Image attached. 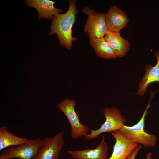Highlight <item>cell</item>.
Instances as JSON below:
<instances>
[{"label": "cell", "instance_id": "8992f818", "mask_svg": "<svg viewBox=\"0 0 159 159\" xmlns=\"http://www.w3.org/2000/svg\"><path fill=\"white\" fill-rule=\"evenodd\" d=\"M64 134L62 130L53 137L43 139L42 145L32 159H58L64 144Z\"/></svg>", "mask_w": 159, "mask_h": 159}, {"label": "cell", "instance_id": "5bb4252c", "mask_svg": "<svg viewBox=\"0 0 159 159\" xmlns=\"http://www.w3.org/2000/svg\"><path fill=\"white\" fill-rule=\"evenodd\" d=\"M89 43L99 57L105 59L117 58L113 49L104 37L90 39Z\"/></svg>", "mask_w": 159, "mask_h": 159}, {"label": "cell", "instance_id": "6da1fadb", "mask_svg": "<svg viewBox=\"0 0 159 159\" xmlns=\"http://www.w3.org/2000/svg\"><path fill=\"white\" fill-rule=\"evenodd\" d=\"M77 2L75 0L68 1L69 7L67 11L65 14H59L54 16L50 26V31L48 33L50 36L57 34L60 44L69 49L72 46V41L77 39L72 34L73 26L79 11L76 7Z\"/></svg>", "mask_w": 159, "mask_h": 159}, {"label": "cell", "instance_id": "9a60e30c", "mask_svg": "<svg viewBox=\"0 0 159 159\" xmlns=\"http://www.w3.org/2000/svg\"><path fill=\"white\" fill-rule=\"evenodd\" d=\"M31 140L26 138L14 135L8 131L6 126L0 127V150L11 146L21 145Z\"/></svg>", "mask_w": 159, "mask_h": 159}, {"label": "cell", "instance_id": "277c9868", "mask_svg": "<svg viewBox=\"0 0 159 159\" xmlns=\"http://www.w3.org/2000/svg\"><path fill=\"white\" fill-rule=\"evenodd\" d=\"M76 101L67 98L63 99L57 105L58 109L67 118L71 126V135L73 139H78L88 134L90 128L82 124L77 113L75 107Z\"/></svg>", "mask_w": 159, "mask_h": 159}, {"label": "cell", "instance_id": "7a4b0ae2", "mask_svg": "<svg viewBox=\"0 0 159 159\" xmlns=\"http://www.w3.org/2000/svg\"><path fill=\"white\" fill-rule=\"evenodd\" d=\"M149 101L146 109L139 121L132 126L123 125L119 130L123 135L138 143H140L145 147H154L157 138L153 134H150L144 130L145 121L146 116L148 114L147 110L150 106Z\"/></svg>", "mask_w": 159, "mask_h": 159}, {"label": "cell", "instance_id": "52a82bcc", "mask_svg": "<svg viewBox=\"0 0 159 159\" xmlns=\"http://www.w3.org/2000/svg\"><path fill=\"white\" fill-rule=\"evenodd\" d=\"M43 139L37 138L16 146L10 147L1 153L0 159H32L42 145Z\"/></svg>", "mask_w": 159, "mask_h": 159}, {"label": "cell", "instance_id": "2e32d148", "mask_svg": "<svg viewBox=\"0 0 159 159\" xmlns=\"http://www.w3.org/2000/svg\"><path fill=\"white\" fill-rule=\"evenodd\" d=\"M142 148V146L141 145L138 144L127 159H135L136 155Z\"/></svg>", "mask_w": 159, "mask_h": 159}, {"label": "cell", "instance_id": "3957f363", "mask_svg": "<svg viewBox=\"0 0 159 159\" xmlns=\"http://www.w3.org/2000/svg\"><path fill=\"white\" fill-rule=\"evenodd\" d=\"M103 112L106 119L105 121L99 128L91 130L89 134L85 135L84 136L86 140L95 139L103 133L118 130L126 123L127 119L120 110L115 107L105 108Z\"/></svg>", "mask_w": 159, "mask_h": 159}, {"label": "cell", "instance_id": "7c38bea8", "mask_svg": "<svg viewBox=\"0 0 159 159\" xmlns=\"http://www.w3.org/2000/svg\"><path fill=\"white\" fill-rule=\"evenodd\" d=\"M155 55L157 63L154 67L146 64L145 66V73L140 81L136 94L142 96L147 92L148 85L155 82H159V50L156 51Z\"/></svg>", "mask_w": 159, "mask_h": 159}, {"label": "cell", "instance_id": "e0dca14e", "mask_svg": "<svg viewBox=\"0 0 159 159\" xmlns=\"http://www.w3.org/2000/svg\"><path fill=\"white\" fill-rule=\"evenodd\" d=\"M152 154L151 153H148L146 155V159H151Z\"/></svg>", "mask_w": 159, "mask_h": 159}, {"label": "cell", "instance_id": "9c48e42d", "mask_svg": "<svg viewBox=\"0 0 159 159\" xmlns=\"http://www.w3.org/2000/svg\"><path fill=\"white\" fill-rule=\"evenodd\" d=\"M105 19L108 30L113 32H120L129 21L125 13L115 6L108 9L105 14Z\"/></svg>", "mask_w": 159, "mask_h": 159}, {"label": "cell", "instance_id": "ba28073f", "mask_svg": "<svg viewBox=\"0 0 159 159\" xmlns=\"http://www.w3.org/2000/svg\"><path fill=\"white\" fill-rule=\"evenodd\" d=\"M111 134L116 141L109 159H127L138 143L124 136L118 130Z\"/></svg>", "mask_w": 159, "mask_h": 159}, {"label": "cell", "instance_id": "30bf717a", "mask_svg": "<svg viewBox=\"0 0 159 159\" xmlns=\"http://www.w3.org/2000/svg\"><path fill=\"white\" fill-rule=\"evenodd\" d=\"M108 149V144L105 141L104 135L99 145L94 149L69 150L67 152L74 159H107Z\"/></svg>", "mask_w": 159, "mask_h": 159}, {"label": "cell", "instance_id": "5b68a950", "mask_svg": "<svg viewBox=\"0 0 159 159\" xmlns=\"http://www.w3.org/2000/svg\"><path fill=\"white\" fill-rule=\"evenodd\" d=\"M82 12L88 16L84 30L90 39L104 37L108 31L105 19V14L99 13L88 6L83 8Z\"/></svg>", "mask_w": 159, "mask_h": 159}, {"label": "cell", "instance_id": "8fae6325", "mask_svg": "<svg viewBox=\"0 0 159 159\" xmlns=\"http://www.w3.org/2000/svg\"><path fill=\"white\" fill-rule=\"evenodd\" d=\"M27 6L36 9L38 12V20L42 18L52 19L54 16L63 11L54 7L55 2L49 0H25Z\"/></svg>", "mask_w": 159, "mask_h": 159}, {"label": "cell", "instance_id": "4fadbf2b", "mask_svg": "<svg viewBox=\"0 0 159 159\" xmlns=\"http://www.w3.org/2000/svg\"><path fill=\"white\" fill-rule=\"evenodd\" d=\"M104 37L117 57H123L129 51L130 44L127 39L122 37L120 32H113L108 30Z\"/></svg>", "mask_w": 159, "mask_h": 159}]
</instances>
